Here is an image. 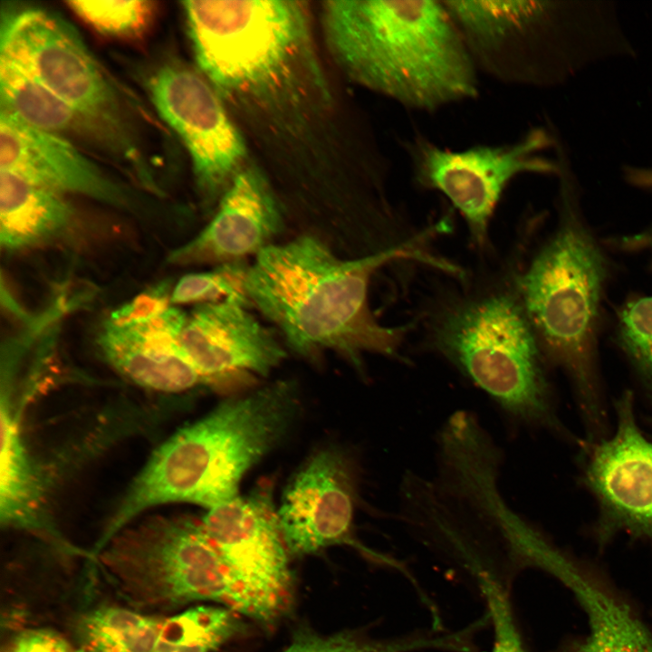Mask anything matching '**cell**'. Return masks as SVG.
Here are the masks:
<instances>
[{"mask_svg": "<svg viewBox=\"0 0 652 652\" xmlns=\"http://www.w3.org/2000/svg\"><path fill=\"white\" fill-rule=\"evenodd\" d=\"M437 224L388 248L345 259L304 234L264 249L250 264L246 291L295 355L318 362L334 352L359 370L367 353L397 357L408 327L381 324L369 307L372 276L396 261H413L449 273L453 263L427 245Z\"/></svg>", "mask_w": 652, "mask_h": 652, "instance_id": "1", "label": "cell"}, {"mask_svg": "<svg viewBox=\"0 0 652 652\" xmlns=\"http://www.w3.org/2000/svg\"><path fill=\"white\" fill-rule=\"evenodd\" d=\"M328 49L353 82L434 113L475 100L479 72L443 0L323 3Z\"/></svg>", "mask_w": 652, "mask_h": 652, "instance_id": "2", "label": "cell"}, {"mask_svg": "<svg viewBox=\"0 0 652 652\" xmlns=\"http://www.w3.org/2000/svg\"><path fill=\"white\" fill-rule=\"evenodd\" d=\"M300 408L296 384L279 380L227 398L177 430L130 482L100 543L155 506L188 503L209 510L237 496L244 475L289 435Z\"/></svg>", "mask_w": 652, "mask_h": 652, "instance_id": "3", "label": "cell"}, {"mask_svg": "<svg viewBox=\"0 0 652 652\" xmlns=\"http://www.w3.org/2000/svg\"><path fill=\"white\" fill-rule=\"evenodd\" d=\"M200 73L223 97L294 108L325 95L307 8L291 0L181 3Z\"/></svg>", "mask_w": 652, "mask_h": 652, "instance_id": "4", "label": "cell"}, {"mask_svg": "<svg viewBox=\"0 0 652 652\" xmlns=\"http://www.w3.org/2000/svg\"><path fill=\"white\" fill-rule=\"evenodd\" d=\"M609 264L564 193L553 233L512 282L545 360L569 377L586 439L610 434L597 363Z\"/></svg>", "mask_w": 652, "mask_h": 652, "instance_id": "5", "label": "cell"}, {"mask_svg": "<svg viewBox=\"0 0 652 652\" xmlns=\"http://www.w3.org/2000/svg\"><path fill=\"white\" fill-rule=\"evenodd\" d=\"M479 73L506 85H559L587 64L628 52L602 2L443 0Z\"/></svg>", "mask_w": 652, "mask_h": 652, "instance_id": "6", "label": "cell"}, {"mask_svg": "<svg viewBox=\"0 0 652 652\" xmlns=\"http://www.w3.org/2000/svg\"><path fill=\"white\" fill-rule=\"evenodd\" d=\"M430 347L523 424L566 435L512 280L456 292L427 316Z\"/></svg>", "mask_w": 652, "mask_h": 652, "instance_id": "7", "label": "cell"}, {"mask_svg": "<svg viewBox=\"0 0 652 652\" xmlns=\"http://www.w3.org/2000/svg\"><path fill=\"white\" fill-rule=\"evenodd\" d=\"M91 561L139 611L210 601L265 627L279 620L235 574L202 520L190 515L155 514L132 522Z\"/></svg>", "mask_w": 652, "mask_h": 652, "instance_id": "8", "label": "cell"}, {"mask_svg": "<svg viewBox=\"0 0 652 652\" xmlns=\"http://www.w3.org/2000/svg\"><path fill=\"white\" fill-rule=\"evenodd\" d=\"M0 53L129 148L143 152L131 100L61 15L32 7L3 15Z\"/></svg>", "mask_w": 652, "mask_h": 652, "instance_id": "9", "label": "cell"}, {"mask_svg": "<svg viewBox=\"0 0 652 652\" xmlns=\"http://www.w3.org/2000/svg\"><path fill=\"white\" fill-rule=\"evenodd\" d=\"M398 145L414 185L444 196L462 216L479 248L486 246L491 221L508 186L522 175L553 170L538 154L548 146V136L540 128L511 141L463 149L443 147L415 130L398 138Z\"/></svg>", "mask_w": 652, "mask_h": 652, "instance_id": "10", "label": "cell"}, {"mask_svg": "<svg viewBox=\"0 0 652 652\" xmlns=\"http://www.w3.org/2000/svg\"><path fill=\"white\" fill-rule=\"evenodd\" d=\"M160 118L175 131L191 159L203 210L214 214L242 167L245 143L208 81L183 63L168 61L144 80Z\"/></svg>", "mask_w": 652, "mask_h": 652, "instance_id": "11", "label": "cell"}, {"mask_svg": "<svg viewBox=\"0 0 652 652\" xmlns=\"http://www.w3.org/2000/svg\"><path fill=\"white\" fill-rule=\"evenodd\" d=\"M616 427L580 441L581 484L593 497L594 536L601 546L620 532L652 546V441L638 426L632 391L614 401Z\"/></svg>", "mask_w": 652, "mask_h": 652, "instance_id": "12", "label": "cell"}, {"mask_svg": "<svg viewBox=\"0 0 652 652\" xmlns=\"http://www.w3.org/2000/svg\"><path fill=\"white\" fill-rule=\"evenodd\" d=\"M357 478L352 459L334 447L316 450L301 465L278 507L281 530L292 557L347 545L370 561L410 577L399 561L370 550L354 536Z\"/></svg>", "mask_w": 652, "mask_h": 652, "instance_id": "13", "label": "cell"}, {"mask_svg": "<svg viewBox=\"0 0 652 652\" xmlns=\"http://www.w3.org/2000/svg\"><path fill=\"white\" fill-rule=\"evenodd\" d=\"M272 491L261 484L206 510L201 520L235 574L281 619L293 605L295 578Z\"/></svg>", "mask_w": 652, "mask_h": 652, "instance_id": "14", "label": "cell"}, {"mask_svg": "<svg viewBox=\"0 0 652 652\" xmlns=\"http://www.w3.org/2000/svg\"><path fill=\"white\" fill-rule=\"evenodd\" d=\"M250 308L233 302L195 305L179 333V344L205 386L235 388L268 376L287 352L279 335Z\"/></svg>", "mask_w": 652, "mask_h": 652, "instance_id": "15", "label": "cell"}, {"mask_svg": "<svg viewBox=\"0 0 652 652\" xmlns=\"http://www.w3.org/2000/svg\"><path fill=\"white\" fill-rule=\"evenodd\" d=\"M0 170L65 196L90 197L108 206L137 210L138 194L110 177L80 149L58 135L0 112Z\"/></svg>", "mask_w": 652, "mask_h": 652, "instance_id": "16", "label": "cell"}, {"mask_svg": "<svg viewBox=\"0 0 652 652\" xmlns=\"http://www.w3.org/2000/svg\"><path fill=\"white\" fill-rule=\"evenodd\" d=\"M283 228V208L267 179L256 168L244 167L222 196L209 223L172 250L167 261L175 265L246 261L275 244Z\"/></svg>", "mask_w": 652, "mask_h": 652, "instance_id": "17", "label": "cell"}, {"mask_svg": "<svg viewBox=\"0 0 652 652\" xmlns=\"http://www.w3.org/2000/svg\"><path fill=\"white\" fill-rule=\"evenodd\" d=\"M186 317L171 305L137 322L105 321L97 344L105 360L137 386L167 394L188 391L205 383L179 344Z\"/></svg>", "mask_w": 652, "mask_h": 652, "instance_id": "18", "label": "cell"}, {"mask_svg": "<svg viewBox=\"0 0 652 652\" xmlns=\"http://www.w3.org/2000/svg\"><path fill=\"white\" fill-rule=\"evenodd\" d=\"M18 411L1 400V523L40 538L57 551L79 557L82 550L70 542L53 524L41 484L23 440Z\"/></svg>", "mask_w": 652, "mask_h": 652, "instance_id": "19", "label": "cell"}, {"mask_svg": "<svg viewBox=\"0 0 652 652\" xmlns=\"http://www.w3.org/2000/svg\"><path fill=\"white\" fill-rule=\"evenodd\" d=\"M0 100L1 109L24 123L73 144H84L113 162L125 153L117 137L86 118L3 54H0Z\"/></svg>", "mask_w": 652, "mask_h": 652, "instance_id": "20", "label": "cell"}, {"mask_svg": "<svg viewBox=\"0 0 652 652\" xmlns=\"http://www.w3.org/2000/svg\"><path fill=\"white\" fill-rule=\"evenodd\" d=\"M77 218L65 196L0 170V246L5 253L63 241Z\"/></svg>", "mask_w": 652, "mask_h": 652, "instance_id": "21", "label": "cell"}, {"mask_svg": "<svg viewBox=\"0 0 652 652\" xmlns=\"http://www.w3.org/2000/svg\"><path fill=\"white\" fill-rule=\"evenodd\" d=\"M551 574L572 590L586 610L593 652H652V637L629 608L588 578L570 557H561Z\"/></svg>", "mask_w": 652, "mask_h": 652, "instance_id": "22", "label": "cell"}, {"mask_svg": "<svg viewBox=\"0 0 652 652\" xmlns=\"http://www.w3.org/2000/svg\"><path fill=\"white\" fill-rule=\"evenodd\" d=\"M164 618L131 608L101 606L80 616L75 633L86 652H154Z\"/></svg>", "mask_w": 652, "mask_h": 652, "instance_id": "23", "label": "cell"}, {"mask_svg": "<svg viewBox=\"0 0 652 652\" xmlns=\"http://www.w3.org/2000/svg\"><path fill=\"white\" fill-rule=\"evenodd\" d=\"M245 631L243 616L235 611L193 605L164 618L154 652H214Z\"/></svg>", "mask_w": 652, "mask_h": 652, "instance_id": "24", "label": "cell"}, {"mask_svg": "<svg viewBox=\"0 0 652 652\" xmlns=\"http://www.w3.org/2000/svg\"><path fill=\"white\" fill-rule=\"evenodd\" d=\"M466 645V634L463 630L383 639L371 638L360 630L321 634L303 627L297 629L283 652H418L429 649L465 652Z\"/></svg>", "mask_w": 652, "mask_h": 652, "instance_id": "25", "label": "cell"}, {"mask_svg": "<svg viewBox=\"0 0 652 652\" xmlns=\"http://www.w3.org/2000/svg\"><path fill=\"white\" fill-rule=\"evenodd\" d=\"M250 264L236 261L182 276L171 290L172 305L233 302L253 308L246 291Z\"/></svg>", "mask_w": 652, "mask_h": 652, "instance_id": "26", "label": "cell"}, {"mask_svg": "<svg viewBox=\"0 0 652 652\" xmlns=\"http://www.w3.org/2000/svg\"><path fill=\"white\" fill-rule=\"evenodd\" d=\"M68 8L96 33L120 40H137L150 28L156 3L133 1H66Z\"/></svg>", "mask_w": 652, "mask_h": 652, "instance_id": "27", "label": "cell"}, {"mask_svg": "<svg viewBox=\"0 0 652 652\" xmlns=\"http://www.w3.org/2000/svg\"><path fill=\"white\" fill-rule=\"evenodd\" d=\"M617 343L652 392V295L632 299L618 314Z\"/></svg>", "mask_w": 652, "mask_h": 652, "instance_id": "28", "label": "cell"}, {"mask_svg": "<svg viewBox=\"0 0 652 652\" xmlns=\"http://www.w3.org/2000/svg\"><path fill=\"white\" fill-rule=\"evenodd\" d=\"M68 640L51 628L23 630L12 640L7 652H74Z\"/></svg>", "mask_w": 652, "mask_h": 652, "instance_id": "29", "label": "cell"}, {"mask_svg": "<svg viewBox=\"0 0 652 652\" xmlns=\"http://www.w3.org/2000/svg\"><path fill=\"white\" fill-rule=\"evenodd\" d=\"M573 652H593L590 643L587 639L586 642L578 647Z\"/></svg>", "mask_w": 652, "mask_h": 652, "instance_id": "30", "label": "cell"}, {"mask_svg": "<svg viewBox=\"0 0 652 652\" xmlns=\"http://www.w3.org/2000/svg\"><path fill=\"white\" fill-rule=\"evenodd\" d=\"M74 652H86V651H84L82 648L79 647V648L75 649Z\"/></svg>", "mask_w": 652, "mask_h": 652, "instance_id": "31", "label": "cell"}]
</instances>
